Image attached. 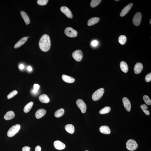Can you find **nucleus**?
Masks as SVG:
<instances>
[{
	"mask_svg": "<svg viewBox=\"0 0 151 151\" xmlns=\"http://www.w3.org/2000/svg\"><path fill=\"white\" fill-rule=\"evenodd\" d=\"M39 45L41 51L44 52L48 51L51 46V41L49 36L46 34L43 35L40 39Z\"/></svg>",
	"mask_w": 151,
	"mask_h": 151,
	"instance_id": "1",
	"label": "nucleus"
},
{
	"mask_svg": "<svg viewBox=\"0 0 151 151\" xmlns=\"http://www.w3.org/2000/svg\"><path fill=\"white\" fill-rule=\"evenodd\" d=\"M126 146L128 150L130 151H134L136 149L138 145L136 142L133 139H129L127 141Z\"/></svg>",
	"mask_w": 151,
	"mask_h": 151,
	"instance_id": "2",
	"label": "nucleus"
},
{
	"mask_svg": "<svg viewBox=\"0 0 151 151\" xmlns=\"http://www.w3.org/2000/svg\"><path fill=\"white\" fill-rule=\"evenodd\" d=\"M21 128V126L19 124H17L12 127L8 131L7 135L8 137H11L17 133Z\"/></svg>",
	"mask_w": 151,
	"mask_h": 151,
	"instance_id": "3",
	"label": "nucleus"
},
{
	"mask_svg": "<svg viewBox=\"0 0 151 151\" xmlns=\"http://www.w3.org/2000/svg\"><path fill=\"white\" fill-rule=\"evenodd\" d=\"M105 92V90L103 88L99 89L94 92L92 95V98L93 100L97 101L101 98Z\"/></svg>",
	"mask_w": 151,
	"mask_h": 151,
	"instance_id": "4",
	"label": "nucleus"
},
{
	"mask_svg": "<svg viewBox=\"0 0 151 151\" xmlns=\"http://www.w3.org/2000/svg\"><path fill=\"white\" fill-rule=\"evenodd\" d=\"M64 33L67 36L71 38L76 37L78 35L77 31L71 27L66 28L65 30Z\"/></svg>",
	"mask_w": 151,
	"mask_h": 151,
	"instance_id": "5",
	"label": "nucleus"
},
{
	"mask_svg": "<svg viewBox=\"0 0 151 151\" xmlns=\"http://www.w3.org/2000/svg\"><path fill=\"white\" fill-rule=\"evenodd\" d=\"M72 56L76 61L80 62L81 61L83 58V52L80 50H75L72 53Z\"/></svg>",
	"mask_w": 151,
	"mask_h": 151,
	"instance_id": "6",
	"label": "nucleus"
},
{
	"mask_svg": "<svg viewBox=\"0 0 151 151\" xmlns=\"http://www.w3.org/2000/svg\"><path fill=\"white\" fill-rule=\"evenodd\" d=\"M76 104L77 106L81 110L82 113H85L87 110V105L83 100L79 99L76 101Z\"/></svg>",
	"mask_w": 151,
	"mask_h": 151,
	"instance_id": "7",
	"label": "nucleus"
},
{
	"mask_svg": "<svg viewBox=\"0 0 151 151\" xmlns=\"http://www.w3.org/2000/svg\"><path fill=\"white\" fill-rule=\"evenodd\" d=\"M142 14L140 12H137L134 16L133 22L135 26H138L140 25L142 18Z\"/></svg>",
	"mask_w": 151,
	"mask_h": 151,
	"instance_id": "8",
	"label": "nucleus"
},
{
	"mask_svg": "<svg viewBox=\"0 0 151 151\" xmlns=\"http://www.w3.org/2000/svg\"><path fill=\"white\" fill-rule=\"evenodd\" d=\"M60 9L62 12L68 17L70 18H73V14L71 11L66 6H62Z\"/></svg>",
	"mask_w": 151,
	"mask_h": 151,
	"instance_id": "9",
	"label": "nucleus"
},
{
	"mask_svg": "<svg viewBox=\"0 0 151 151\" xmlns=\"http://www.w3.org/2000/svg\"><path fill=\"white\" fill-rule=\"evenodd\" d=\"M53 145L55 148L58 150H63L65 147V144L59 140L55 141L54 142Z\"/></svg>",
	"mask_w": 151,
	"mask_h": 151,
	"instance_id": "10",
	"label": "nucleus"
},
{
	"mask_svg": "<svg viewBox=\"0 0 151 151\" xmlns=\"http://www.w3.org/2000/svg\"><path fill=\"white\" fill-rule=\"evenodd\" d=\"M122 102L125 108L128 111L130 112L131 110V104L128 99L126 97H124L122 99Z\"/></svg>",
	"mask_w": 151,
	"mask_h": 151,
	"instance_id": "11",
	"label": "nucleus"
},
{
	"mask_svg": "<svg viewBox=\"0 0 151 151\" xmlns=\"http://www.w3.org/2000/svg\"><path fill=\"white\" fill-rule=\"evenodd\" d=\"M133 6V3H130L126 6L121 12L120 13V16L122 17L125 16L128 12Z\"/></svg>",
	"mask_w": 151,
	"mask_h": 151,
	"instance_id": "12",
	"label": "nucleus"
},
{
	"mask_svg": "<svg viewBox=\"0 0 151 151\" xmlns=\"http://www.w3.org/2000/svg\"><path fill=\"white\" fill-rule=\"evenodd\" d=\"M46 113V111L44 109H40L37 111L35 113V116L37 119H40L44 116Z\"/></svg>",
	"mask_w": 151,
	"mask_h": 151,
	"instance_id": "13",
	"label": "nucleus"
},
{
	"mask_svg": "<svg viewBox=\"0 0 151 151\" xmlns=\"http://www.w3.org/2000/svg\"><path fill=\"white\" fill-rule=\"evenodd\" d=\"M143 69V66L142 64L138 63H137L134 67V73L136 74H139L141 73Z\"/></svg>",
	"mask_w": 151,
	"mask_h": 151,
	"instance_id": "14",
	"label": "nucleus"
},
{
	"mask_svg": "<svg viewBox=\"0 0 151 151\" xmlns=\"http://www.w3.org/2000/svg\"><path fill=\"white\" fill-rule=\"evenodd\" d=\"M27 37H23L17 42L14 46L15 48H17L24 44L28 40Z\"/></svg>",
	"mask_w": 151,
	"mask_h": 151,
	"instance_id": "15",
	"label": "nucleus"
},
{
	"mask_svg": "<svg viewBox=\"0 0 151 151\" xmlns=\"http://www.w3.org/2000/svg\"><path fill=\"white\" fill-rule=\"evenodd\" d=\"M62 78L65 82L69 83H73L75 80L73 77L65 75H62Z\"/></svg>",
	"mask_w": 151,
	"mask_h": 151,
	"instance_id": "16",
	"label": "nucleus"
},
{
	"mask_svg": "<svg viewBox=\"0 0 151 151\" xmlns=\"http://www.w3.org/2000/svg\"><path fill=\"white\" fill-rule=\"evenodd\" d=\"M99 130L101 133L105 134H109L110 133V129L107 126H102L100 127Z\"/></svg>",
	"mask_w": 151,
	"mask_h": 151,
	"instance_id": "17",
	"label": "nucleus"
},
{
	"mask_svg": "<svg viewBox=\"0 0 151 151\" xmlns=\"http://www.w3.org/2000/svg\"><path fill=\"white\" fill-rule=\"evenodd\" d=\"M15 114L14 112L12 111H9L6 112L4 117L5 120H11L14 118Z\"/></svg>",
	"mask_w": 151,
	"mask_h": 151,
	"instance_id": "18",
	"label": "nucleus"
},
{
	"mask_svg": "<svg viewBox=\"0 0 151 151\" xmlns=\"http://www.w3.org/2000/svg\"><path fill=\"white\" fill-rule=\"evenodd\" d=\"M39 99L40 102L44 103H47L49 102L50 100L47 95L45 94L40 95Z\"/></svg>",
	"mask_w": 151,
	"mask_h": 151,
	"instance_id": "19",
	"label": "nucleus"
},
{
	"mask_svg": "<svg viewBox=\"0 0 151 151\" xmlns=\"http://www.w3.org/2000/svg\"><path fill=\"white\" fill-rule=\"evenodd\" d=\"M65 128L66 131L70 134H73L75 132L74 127L72 124H69L65 125Z\"/></svg>",
	"mask_w": 151,
	"mask_h": 151,
	"instance_id": "20",
	"label": "nucleus"
},
{
	"mask_svg": "<svg viewBox=\"0 0 151 151\" xmlns=\"http://www.w3.org/2000/svg\"><path fill=\"white\" fill-rule=\"evenodd\" d=\"M120 67L121 70L124 73H127L128 71V65L125 62L122 61L120 63Z\"/></svg>",
	"mask_w": 151,
	"mask_h": 151,
	"instance_id": "21",
	"label": "nucleus"
},
{
	"mask_svg": "<svg viewBox=\"0 0 151 151\" xmlns=\"http://www.w3.org/2000/svg\"><path fill=\"white\" fill-rule=\"evenodd\" d=\"M100 18L97 17H94L90 18L88 22V26H92L98 23L99 21Z\"/></svg>",
	"mask_w": 151,
	"mask_h": 151,
	"instance_id": "22",
	"label": "nucleus"
},
{
	"mask_svg": "<svg viewBox=\"0 0 151 151\" xmlns=\"http://www.w3.org/2000/svg\"><path fill=\"white\" fill-rule=\"evenodd\" d=\"M21 14L22 17L26 24H29L30 23V21L29 17L26 12L23 11L21 12Z\"/></svg>",
	"mask_w": 151,
	"mask_h": 151,
	"instance_id": "23",
	"label": "nucleus"
},
{
	"mask_svg": "<svg viewBox=\"0 0 151 151\" xmlns=\"http://www.w3.org/2000/svg\"><path fill=\"white\" fill-rule=\"evenodd\" d=\"M33 105V102H31L28 103L24 107L23 109V111L25 113H28L29 111L32 107Z\"/></svg>",
	"mask_w": 151,
	"mask_h": 151,
	"instance_id": "24",
	"label": "nucleus"
},
{
	"mask_svg": "<svg viewBox=\"0 0 151 151\" xmlns=\"http://www.w3.org/2000/svg\"><path fill=\"white\" fill-rule=\"evenodd\" d=\"M64 113V110L63 108H60L55 112L54 114L55 116L56 117H60L62 116Z\"/></svg>",
	"mask_w": 151,
	"mask_h": 151,
	"instance_id": "25",
	"label": "nucleus"
},
{
	"mask_svg": "<svg viewBox=\"0 0 151 151\" xmlns=\"http://www.w3.org/2000/svg\"><path fill=\"white\" fill-rule=\"evenodd\" d=\"M111 109L110 107L106 106L104 107L101 110L99 111V113L100 114H105L109 113Z\"/></svg>",
	"mask_w": 151,
	"mask_h": 151,
	"instance_id": "26",
	"label": "nucleus"
},
{
	"mask_svg": "<svg viewBox=\"0 0 151 151\" xmlns=\"http://www.w3.org/2000/svg\"><path fill=\"white\" fill-rule=\"evenodd\" d=\"M127 39L125 35H122L119 37L118 41L121 44L123 45L126 43Z\"/></svg>",
	"mask_w": 151,
	"mask_h": 151,
	"instance_id": "27",
	"label": "nucleus"
},
{
	"mask_svg": "<svg viewBox=\"0 0 151 151\" xmlns=\"http://www.w3.org/2000/svg\"><path fill=\"white\" fill-rule=\"evenodd\" d=\"M140 108L143 111L144 113H145L146 115H150V112L147 110L148 107L145 104H143L140 106Z\"/></svg>",
	"mask_w": 151,
	"mask_h": 151,
	"instance_id": "28",
	"label": "nucleus"
},
{
	"mask_svg": "<svg viewBox=\"0 0 151 151\" xmlns=\"http://www.w3.org/2000/svg\"><path fill=\"white\" fill-rule=\"evenodd\" d=\"M100 0H92L90 3V6L91 7L94 8L97 6L101 2Z\"/></svg>",
	"mask_w": 151,
	"mask_h": 151,
	"instance_id": "29",
	"label": "nucleus"
},
{
	"mask_svg": "<svg viewBox=\"0 0 151 151\" xmlns=\"http://www.w3.org/2000/svg\"><path fill=\"white\" fill-rule=\"evenodd\" d=\"M143 99L145 103L147 105H151V100L148 96L147 95H144L143 97Z\"/></svg>",
	"mask_w": 151,
	"mask_h": 151,
	"instance_id": "30",
	"label": "nucleus"
},
{
	"mask_svg": "<svg viewBox=\"0 0 151 151\" xmlns=\"http://www.w3.org/2000/svg\"><path fill=\"white\" fill-rule=\"evenodd\" d=\"M17 91L16 90H13L7 96V99H9L12 98L17 94Z\"/></svg>",
	"mask_w": 151,
	"mask_h": 151,
	"instance_id": "31",
	"label": "nucleus"
},
{
	"mask_svg": "<svg viewBox=\"0 0 151 151\" xmlns=\"http://www.w3.org/2000/svg\"><path fill=\"white\" fill-rule=\"evenodd\" d=\"M48 1V0H38L37 1V3L40 6H45L47 4Z\"/></svg>",
	"mask_w": 151,
	"mask_h": 151,
	"instance_id": "32",
	"label": "nucleus"
},
{
	"mask_svg": "<svg viewBox=\"0 0 151 151\" xmlns=\"http://www.w3.org/2000/svg\"><path fill=\"white\" fill-rule=\"evenodd\" d=\"M33 87L34 89L33 90V93L34 94L38 92V90L40 88V85L38 84H35L34 85Z\"/></svg>",
	"mask_w": 151,
	"mask_h": 151,
	"instance_id": "33",
	"label": "nucleus"
},
{
	"mask_svg": "<svg viewBox=\"0 0 151 151\" xmlns=\"http://www.w3.org/2000/svg\"><path fill=\"white\" fill-rule=\"evenodd\" d=\"M145 81L147 82H149L151 80V73L148 74L145 77Z\"/></svg>",
	"mask_w": 151,
	"mask_h": 151,
	"instance_id": "34",
	"label": "nucleus"
},
{
	"mask_svg": "<svg viewBox=\"0 0 151 151\" xmlns=\"http://www.w3.org/2000/svg\"><path fill=\"white\" fill-rule=\"evenodd\" d=\"M98 42L97 40H94L92 41L91 42V44L93 46H96L98 45Z\"/></svg>",
	"mask_w": 151,
	"mask_h": 151,
	"instance_id": "35",
	"label": "nucleus"
},
{
	"mask_svg": "<svg viewBox=\"0 0 151 151\" xmlns=\"http://www.w3.org/2000/svg\"><path fill=\"white\" fill-rule=\"evenodd\" d=\"M30 150L31 148L28 146H25L22 148L23 151H30Z\"/></svg>",
	"mask_w": 151,
	"mask_h": 151,
	"instance_id": "36",
	"label": "nucleus"
},
{
	"mask_svg": "<svg viewBox=\"0 0 151 151\" xmlns=\"http://www.w3.org/2000/svg\"><path fill=\"white\" fill-rule=\"evenodd\" d=\"M35 151H41V148L39 145L37 146L35 148Z\"/></svg>",
	"mask_w": 151,
	"mask_h": 151,
	"instance_id": "37",
	"label": "nucleus"
},
{
	"mask_svg": "<svg viewBox=\"0 0 151 151\" xmlns=\"http://www.w3.org/2000/svg\"><path fill=\"white\" fill-rule=\"evenodd\" d=\"M19 68L20 69L23 70L24 68V65L22 64H21L19 65Z\"/></svg>",
	"mask_w": 151,
	"mask_h": 151,
	"instance_id": "38",
	"label": "nucleus"
},
{
	"mask_svg": "<svg viewBox=\"0 0 151 151\" xmlns=\"http://www.w3.org/2000/svg\"><path fill=\"white\" fill-rule=\"evenodd\" d=\"M28 70L29 71H32V67L30 66H28Z\"/></svg>",
	"mask_w": 151,
	"mask_h": 151,
	"instance_id": "39",
	"label": "nucleus"
},
{
	"mask_svg": "<svg viewBox=\"0 0 151 151\" xmlns=\"http://www.w3.org/2000/svg\"><path fill=\"white\" fill-rule=\"evenodd\" d=\"M150 24H151V19L150 20Z\"/></svg>",
	"mask_w": 151,
	"mask_h": 151,
	"instance_id": "40",
	"label": "nucleus"
},
{
	"mask_svg": "<svg viewBox=\"0 0 151 151\" xmlns=\"http://www.w3.org/2000/svg\"><path fill=\"white\" fill-rule=\"evenodd\" d=\"M119 0H115V1H118Z\"/></svg>",
	"mask_w": 151,
	"mask_h": 151,
	"instance_id": "41",
	"label": "nucleus"
},
{
	"mask_svg": "<svg viewBox=\"0 0 151 151\" xmlns=\"http://www.w3.org/2000/svg\"><path fill=\"white\" fill-rule=\"evenodd\" d=\"M27 38H29V37H27Z\"/></svg>",
	"mask_w": 151,
	"mask_h": 151,
	"instance_id": "42",
	"label": "nucleus"
},
{
	"mask_svg": "<svg viewBox=\"0 0 151 151\" xmlns=\"http://www.w3.org/2000/svg\"></svg>",
	"mask_w": 151,
	"mask_h": 151,
	"instance_id": "43",
	"label": "nucleus"
}]
</instances>
